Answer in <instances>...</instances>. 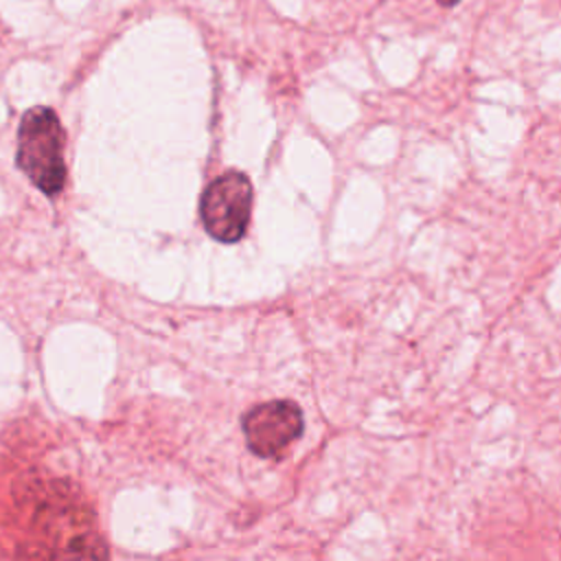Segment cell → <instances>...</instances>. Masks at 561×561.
<instances>
[{"label":"cell","instance_id":"4","mask_svg":"<svg viewBox=\"0 0 561 561\" xmlns=\"http://www.w3.org/2000/svg\"><path fill=\"white\" fill-rule=\"evenodd\" d=\"M440 7H445V9H454L456 4H460V0H436Z\"/></svg>","mask_w":561,"mask_h":561},{"label":"cell","instance_id":"1","mask_svg":"<svg viewBox=\"0 0 561 561\" xmlns=\"http://www.w3.org/2000/svg\"><path fill=\"white\" fill-rule=\"evenodd\" d=\"M18 167L48 197L61 193L66 182L64 129L50 107L35 105L24 112L18 129Z\"/></svg>","mask_w":561,"mask_h":561},{"label":"cell","instance_id":"2","mask_svg":"<svg viewBox=\"0 0 561 561\" xmlns=\"http://www.w3.org/2000/svg\"><path fill=\"white\" fill-rule=\"evenodd\" d=\"M254 188L243 171L230 169L217 175L199 197V217L206 232L219 243L243 239L252 217Z\"/></svg>","mask_w":561,"mask_h":561},{"label":"cell","instance_id":"3","mask_svg":"<svg viewBox=\"0 0 561 561\" xmlns=\"http://www.w3.org/2000/svg\"><path fill=\"white\" fill-rule=\"evenodd\" d=\"M248 449L263 458H280L305 432V416L298 403L289 399H272L250 408L241 419Z\"/></svg>","mask_w":561,"mask_h":561}]
</instances>
